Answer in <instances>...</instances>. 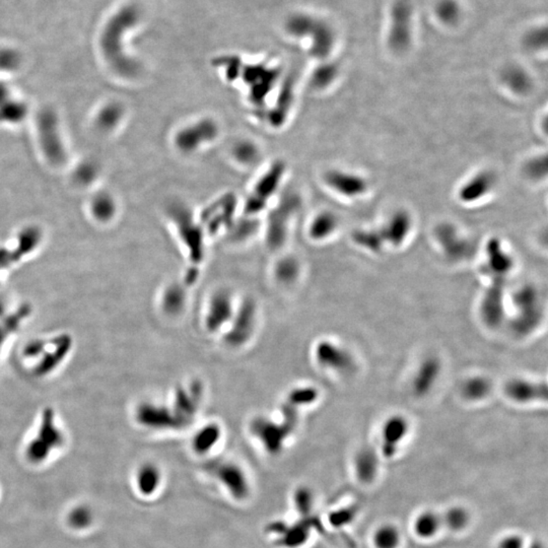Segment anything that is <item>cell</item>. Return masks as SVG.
I'll use <instances>...</instances> for the list:
<instances>
[{"instance_id":"cell-1","label":"cell","mask_w":548,"mask_h":548,"mask_svg":"<svg viewBox=\"0 0 548 548\" xmlns=\"http://www.w3.org/2000/svg\"><path fill=\"white\" fill-rule=\"evenodd\" d=\"M139 11L134 6H126L120 8L108 20L101 34V48L109 62L121 69L120 71H129V65H132L123 53V35L129 29L139 22Z\"/></svg>"},{"instance_id":"cell-2","label":"cell","mask_w":548,"mask_h":548,"mask_svg":"<svg viewBox=\"0 0 548 548\" xmlns=\"http://www.w3.org/2000/svg\"><path fill=\"white\" fill-rule=\"evenodd\" d=\"M63 444V435L52 412L42 417L39 430L26 448V457L33 464H42Z\"/></svg>"},{"instance_id":"cell-3","label":"cell","mask_w":548,"mask_h":548,"mask_svg":"<svg viewBox=\"0 0 548 548\" xmlns=\"http://www.w3.org/2000/svg\"><path fill=\"white\" fill-rule=\"evenodd\" d=\"M205 469L237 502H244L249 498L251 484L245 471L238 464L218 460L207 463Z\"/></svg>"},{"instance_id":"cell-4","label":"cell","mask_w":548,"mask_h":548,"mask_svg":"<svg viewBox=\"0 0 548 548\" xmlns=\"http://www.w3.org/2000/svg\"><path fill=\"white\" fill-rule=\"evenodd\" d=\"M272 529L274 533L279 536V543L286 548H300L304 547L311 535H312V521L309 517L303 519L300 522L295 523L292 526L288 525H276Z\"/></svg>"},{"instance_id":"cell-5","label":"cell","mask_w":548,"mask_h":548,"mask_svg":"<svg viewBox=\"0 0 548 548\" xmlns=\"http://www.w3.org/2000/svg\"><path fill=\"white\" fill-rule=\"evenodd\" d=\"M253 432L255 436L260 440L266 452L274 455L283 450L284 442L290 430L274 425V423L261 421L254 423Z\"/></svg>"},{"instance_id":"cell-6","label":"cell","mask_w":548,"mask_h":548,"mask_svg":"<svg viewBox=\"0 0 548 548\" xmlns=\"http://www.w3.org/2000/svg\"><path fill=\"white\" fill-rule=\"evenodd\" d=\"M137 419L142 426L155 430L181 426L166 408L153 405H141L137 412Z\"/></svg>"},{"instance_id":"cell-7","label":"cell","mask_w":548,"mask_h":548,"mask_svg":"<svg viewBox=\"0 0 548 548\" xmlns=\"http://www.w3.org/2000/svg\"><path fill=\"white\" fill-rule=\"evenodd\" d=\"M443 530L441 514L433 510H423L414 518L412 531L421 540H432Z\"/></svg>"},{"instance_id":"cell-8","label":"cell","mask_w":548,"mask_h":548,"mask_svg":"<svg viewBox=\"0 0 548 548\" xmlns=\"http://www.w3.org/2000/svg\"><path fill=\"white\" fill-rule=\"evenodd\" d=\"M161 469L153 463L142 464L135 473V487L137 493L144 498L155 496L162 484Z\"/></svg>"},{"instance_id":"cell-9","label":"cell","mask_w":548,"mask_h":548,"mask_svg":"<svg viewBox=\"0 0 548 548\" xmlns=\"http://www.w3.org/2000/svg\"><path fill=\"white\" fill-rule=\"evenodd\" d=\"M355 475L360 484H373L379 475V458L371 449H364L355 458Z\"/></svg>"},{"instance_id":"cell-10","label":"cell","mask_w":548,"mask_h":548,"mask_svg":"<svg viewBox=\"0 0 548 548\" xmlns=\"http://www.w3.org/2000/svg\"><path fill=\"white\" fill-rule=\"evenodd\" d=\"M407 430V425L402 419H393L386 423L382 433V454L385 457L391 458L396 454Z\"/></svg>"},{"instance_id":"cell-11","label":"cell","mask_w":548,"mask_h":548,"mask_svg":"<svg viewBox=\"0 0 548 548\" xmlns=\"http://www.w3.org/2000/svg\"><path fill=\"white\" fill-rule=\"evenodd\" d=\"M402 540V532L393 523L379 525L372 534L374 548H400Z\"/></svg>"},{"instance_id":"cell-12","label":"cell","mask_w":548,"mask_h":548,"mask_svg":"<svg viewBox=\"0 0 548 548\" xmlns=\"http://www.w3.org/2000/svg\"><path fill=\"white\" fill-rule=\"evenodd\" d=\"M327 182L338 192L347 196H356L365 189V183L362 178L351 174L333 172L327 176Z\"/></svg>"},{"instance_id":"cell-13","label":"cell","mask_w":548,"mask_h":548,"mask_svg":"<svg viewBox=\"0 0 548 548\" xmlns=\"http://www.w3.org/2000/svg\"><path fill=\"white\" fill-rule=\"evenodd\" d=\"M506 392L512 399L517 401L547 399V387L545 385L532 384L525 381H513L507 386Z\"/></svg>"},{"instance_id":"cell-14","label":"cell","mask_w":548,"mask_h":548,"mask_svg":"<svg viewBox=\"0 0 548 548\" xmlns=\"http://www.w3.org/2000/svg\"><path fill=\"white\" fill-rule=\"evenodd\" d=\"M232 316V304L230 297L225 294H218L213 297L211 308L207 316L209 328H218L220 325L227 322Z\"/></svg>"},{"instance_id":"cell-15","label":"cell","mask_w":548,"mask_h":548,"mask_svg":"<svg viewBox=\"0 0 548 548\" xmlns=\"http://www.w3.org/2000/svg\"><path fill=\"white\" fill-rule=\"evenodd\" d=\"M443 528L453 533L465 531L471 523V514L467 507L453 506L449 507L445 513L441 514Z\"/></svg>"},{"instance_id":"cell-16","label":"cell","mask_w":548,"mask_h":548,"mask_svg":"<svg viewBox=\"0 0 548 548\" xmlns=\"http://www.w3.org/2000/svg\"><path fill=\"white\" fill-rule=\"evenodd\" d=\"M254 324V307L252 304H246L245 307L241 311L234 329L230 335V339L233 342H244L249 336L250 332L253 328Z\"/></svg>"},{"instance_id":"cell-17","label":"cell","mask_w":548,"mask_h":548,"mask_svg":"<svg viewBox=\"0 0 548 548\" xmlns=\"http://www.w3.org/2000/svg\"><path fill=\"white\" fill-rule=\"evenodd\" d=\"M220 428L216 426H206L195 435L193 439V449L197 454L204 455L211 452L220 441Z\"/></svg>"},{"instance_id":"cell-18","label":"cell","mask_w":548,"mask_h":548,"mask_svg":"<svg viewBox=\"0 0 548 548\" xmlns=\"http://www.w3.org/2000/svg\"><path fill=\"white\" fill-rule=\"evenodd\" d=\"M318 358L322 364L332 367H346L349 365V356L344 351L333 344H321L317 351Z\"/></svg>"},{"instance_id":"cell-19","label":"cell","mask_w":548,"mask_h":548,"mask_svg":"<svg viewBox=\"0 0 548 548\" xmlns=\"http://www.w3.org/2000/svg\"><path fill=\"white\" fill-rule=\"evenodd\" d=\"M409 230V218L405 213H398L393 216L389 223L386 234L392 243L399 244L402 242Z\"/></svg>"},{"instance_id":"cell-20","label":"cell","mask_w":548,"mask_h":548,"mask_svg":"<svg viewBox=\"0 0 548 548\" xmlns=\"http://www.w3.org/2000/svg\"><path fill=\"white\" fill-rule=\"evenodd\" d=\"M94 522V514L89 507H73L67 516V523L74 530L87 529Z\"/></svg>"},{"instance_id":"cell-21","label":"cell","mask_w":548,"mask_h":548,"mask_svg":"<svg viewBox=\"0 0 548 548\" xmlns=\"http://www.w3.org/2000/svg\"><path fill=\"white\" fill-rule=\"evenodd\" d=\"M295 509L304 517H310L314 507V495L308 487H300L294 496Z\"/></svg>"},{"instance_id":"cell-22","label":"cell","mask_w":548,"mask_h":548,"mask_svg":"<svg viewBox=\"0 0 548 548\" xmlns=\"http://www.w3.org/2000/svg\"><path fill=\"white\" fill-rule=\"evenodd\" d=\"M489 187H491V178L486 175L479 176L466 185L465 188L462 191V198H464V200H473L478 196L486 194Z\"/></svg>"},{"instance_id":"cell-23","label":"cell","mask_w":548,"mask_h":548,"mask_svg":"<svg viewBox=\"0 0 548 548\" xmlns=\"http://www.w3.org/2000/svg\"><path fill=\"white\" fill-rule=\"evenodd\" d=\"M336 227L335 218L331 214H321L319 218H316L311 227V234L315 239L324 238L328 236Z\"/></svg>"},{"instance_id":"cell-24","label":"cell","mask_w":548,"mask_h":548,"mask_svg":"<svg viewBox=\"0 0 548 548\" xmlns=\"http://www.w3.org/2000/svg\"><path fill=\"white\" fill-rule=\"evenodd\" d=\"M20 64V54L10 47H0V71H13Z\"/></svg>"},{"instance_id":"cell-25","label":"cell","mask_w":548,"mask_h":548,"mask_svg":"<svg viewBox=\"0 0 548 548\" xmlns=\"http://www.w3.org/2000/svg\"><path fill=\"white\" fill-rule=\"evenodd\" d=\"M184 295L179 288H171L164 295V306L170 312H177L182 308Z\"/></svg>"},{"instance_id":"cell-26","label":"cell","mask_w":548,"mask_h":548,"mask_svg":"<svg viewBox=\"0 0 548 548\" xmlns=\"http://www.w3.org/2000/svg\"><path fill=\"white\" fill-rule=\"evenodd\" d=\"M295 272H297L295 263L290 260H286L281 262V265H279V269H277V274H279V279L288 281L294 279Z\"/></svg>"},{"instance_id":"cell-27","label":"cell","mask_w":548,"mask_h":548,"mask_svg":"<svg viewBox=\"0 0 548 548\" xmlns=\"http://www.w3.org/2000/svg\"><path fill=\"white\" fill-rule=\"evenodd\" d=\"M497 548H525V542L517 534L505 536L498 541Z\"/></svg>"},{"instance_id":"cell-28","label":"cell","mask_w":548,"mask_h":548,"mask_svg":"<svg viewBox=\"0 0 548 548\" xmlns=\"http://www.w3.org/2000/svg\"><path fill=\"white\" fill-rule=\"evenodd\" d=\"M486 390L487 385L484 381L475 380L469 383L468 386H467L466 393L472 397V398H478V397L484 395Z\"/></svg>"},{"instance_id":"cell-29","label":"cell","mask_w":548,"mask_h":548,"mask_svg":"<svg viewBox=\"0 0 548 548\" xmlns=\"http://www.w3.org/2000/svg\"><path fill=\"white\" fill-rule=\"evenodd\" d=\"M333 73H335V69H331L330 66L323 67L321 71H318L315 76V83H317L319 87L323 85L324 83L330 81L331 78H333Z\"/></svg>"}]
</instances>
